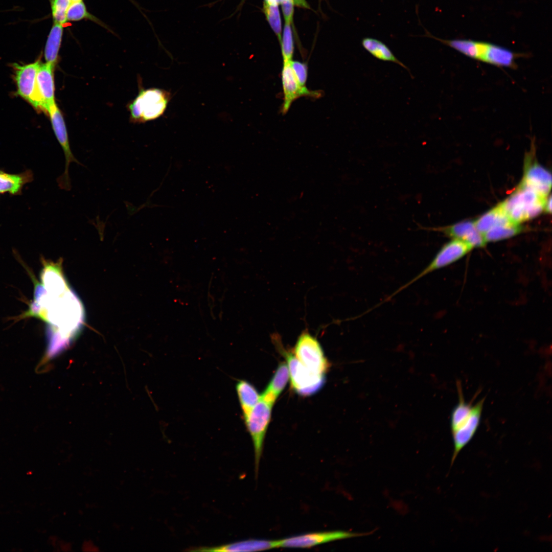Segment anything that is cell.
<instances>
[{
  "label": "cell",
  "mask_w": 552,
  "mask_h": 552,
  "mask_svg": "<svg viewBox=\"0 0 552 552\" xmlns=\"http://www.w3.org/2000/svg\"><path fill=\"white\" fill-rule=\"evenodd\" d=\"M89 16L82 1L72 2L66 13L67 20L71 21L80 20L86 17L90 18Z\"/></svg>",
  "instance_id": "29"
},
{
  "label": "cell",
  "mask_w": 552,
  "mask_h": 552,
  "mask_svg": "<svg viewBox=\"0 0 552 552\" xmlns=\"http://www.w3.org/2000/svg\"><path fill=\"white\" fill-rule=\"evenodd\" d=\"M274 339L277 348L286 360L291 386L294 391L304 396L318 392L324 384L325 375L309 370L298 360L293 353L286 350L277 338Z\"/></svg>",
  "instance_id": "5"
},
{
  "label": "cell",
  "mask_w": 552,
  "mask_h": 552,
  "mask_svg": "<svg viewBox=\"0 0 552 552\" xmlns=\"http://www.w3.org/2000/svg\"><path fill=\"white\" fill-rule=\"evenodd\" d=\"M264 3L268 5L278 6L281 4V0H264Z\"/></svg>",
  "instance_id": "34"
},
{
  "label": "cell",
  "mask_w": 552,
  "mask_h": 552,
  "mask_svg": "<svg viewBox=\"0 0 552 552\" xmlns=\"http://www.w3.org/2000/svg\"><path fill=\"white\" fill-rule=\"evenodd\" d=\"M55 66L41 62L36 76L34 107L49 114L55 101Z\"/></svg>",
  "instance_id": "11"
},
{
  "label": "cell",
  "mask_w": 552,
  "mask_h": 552,
  "mask_svg": "<svg viewBox=\"0 0 552 552\" xmlns=\"http://www.w3.org/2000/svg\"><path fill=\"white\" fill-rule=\"evenodd\" d=\"M519 56L509 49L487 42L481 61L498 67L515 68L516 59Z\"/></svg>",
  "instance_id": "17"
},
{
  "label": "cell",
  "mask_w": 552,
  "mask_h": 552,
  "mask_svg": "<svg viewBox=\"0 0 552 552\" xmlns=\"http://www.w3.org/2000/svg\"><path fill=\"white\" fill-rule=\"evenodd\" d=\"M274 402L260 399L248 416L244 418L246 426L251 438L255 453L256 475L258 473L260 461L262 455L263 443L270 422Z\"/></svg>",
  "instance_id": "6"
},
{
  "label": "cell",
  "mask_w": 552,
  "mask_h": 552,
  "mask_svg": "<svg viewBox=\"0 0 552 552\" xmlns=\"http://www.w3.org/2000/svg\"><path fill=\"white\" fill-rule=\"evenodd\" d=\"M290 24H285L281 42L283 62L292 60L294 47Z\"/></svg>",
  "instance_id": "27"
},
{
  "label": "cell",
  "mask_w": 552,
  "mask_h": 552,
  "mask_svg": "<svg viewBox=\"0 0 552 552\" xmlns=\"http://www.w3.org/2000/svg\"><path fill=\"white\" fill-rule=\"evenodd\" d=\"M285 1V0H281V2L282 1Z\"/></svg>",
  "instance_id": "36"
},
{
  "label": "cell",
  "mask_w": 552,
  "mask_h": 552,
  "mask_svg": "<svg viewBox=\"0 0 552 552\" xmlns=\"http://www.w3.org/2000/svg\"><path fill=\"white\" fill-rule=\"evenodd\" d=\"M263 9L270 27L278 36L279 41L281 43L282 40V27L278 6L268 5L264 3Z\"/></svg>",
  "instance_id": "26"
},
{
  "label": "cell",
  "mask_w": 552,
  "mask_h": 552,
  "mask_svg": "<svg viewBox=\"0 0 552 552\" xmlns=\"http://www.w3.org/2000/svg\"><path fill=\"white\" fill-rule=\"evenodd\" d=\"M72 0H52L51 9L54 23L63 25L67 20L66 13Z\"/></svg>",
  "instance_id": "28"
},
{
  "label": "cell",
  "mask_w": 552,
  "mask_h": 552,
  "mask_svg": "<svg viewBox=\"0 0 552 552\" xmlns=\"http://www.w3.org/2000/svg\"><path fill=\"white\" fill-rule=\"evenodd\" d=\"M293 353L303 364L315 373L325 375L329 368L330 364L320 343L307 331L299 336Z\"/></svg>",
  "instance_id": "8"
},
{
  "label": "cell",
  "mask_w": 552,
  "mask_h": 552,
  "mask_svg": "<svg viewBox=\"0 0 552 552\" xmlns=\"http://www.w3.org/2000/svg\"><path fill=\"white\" fill-rule=\"evenodd\" d=\"M473 248V246L467 242L453 239L441 247L425 268L413 279L395 291L389 297L393 296L427 274L446 267L458 261L467 254Z\"/></svg>",
  "instance_id": "7"
},
{
  "label": "cell",
  "mask_w": 552,
  "mask_h": 552,
  "mask_svg": "<svg viewBox=\"0 0 552 552\" xmlns=\"http://www.w3.org/2000/svg\"><path fill=\"white\" fill-rule=\"evenodd\" d=\"M371 533H359L343 531L310 533L280 539L279 547L310 548L327 542L361 537Z\"/></svg>",
  "instance_id": "10"
},
{
  "label": "cell",
  "mask_w": 552,
  "mask_h": 552,
  "mask_svg": "<svg viewBox=\"0 0 552 552\" xmlns=\"http://www.w3.org/2000/svg\"><path fill=\"white\" fill-rule=\"evenodd\" d=\"M279 547V540L249 539L213 547H201L198 551H253Z\"/></svg>",
  "instance_id": "16"
},
{
  "label": "cell",
  "mask_w": 552,
  "mask_h": 552,
  "mask_svg": "<svg viewBox=\"0 0 552 552\" xmlns=\"http://www.w3.org/2000/svg\"><path fill=\"white\" fill-rule=\"evenodd\" d=\"M474 222L476 228L482 235L496 226L515 223L508 217L499 204L487 212Z\"/></svg>",
  "instance_id": "23"
},
{
  "label": "cell",
  "mask_w": 552,
  "mask_h": 552,
  "mask_svg": "<svg viewBox=\"0 0 552 552\" xmlns=\"http://www.w3.org/2000/svg\"><path fill=\"white\" fill-rule=\"evenodd\" d=\"M236 389L244 418H245L259 401L260 396L251 383L244 380L237 382Z\"/></svg>",
  "instance_id": "22"
},
{
  "label": "cell",
  "mask_w": 552,
  "mask_h": 552,
  "mask_svg": "<svg viewBox=\"0 0 552 552\" xmlns=\"http://www.w3.org/2000/svg\"><path fill=\"white\" fill-rule=\"evenodd\" d=\"M522 229V227L519 224L500 225L492 227L483 236L486 243L497 241L512 237L521 232Z\"/></svg>",
  "instance_id": "25"
},
{
  "label": "cell",
  "mask_w": 552,
  "mask_h": 552,
  "mask_svg": "<svg viewBox=\"0 0 552 552\" xmlns=\"http://www.w3.org/2000/svg\"><path fill=\"white\" fill-rule=\"evenodd\" d=\"M427 36L434 38L471 58L481 61L487 42L470 39H444L435 37L427 32Z\"/></svg>",
  "instance_id": "18"
},
{
  "label": "cell",
  "mask_w": 552,
  "mask_h": 552,
  "mask_svg": "<svg viewBox=\"0 0 552 552\" xmlns=\"http://www.w3.org/2000/svg\"><path fill=\"white\" fill-rule=\"evenodd\" d=\"M290 65L294 75L299 83L303 86H306V83L308 77V67L306 63L298 61H290Z\"/></svg>",
  "instance_id": "30"
},
{
  "label": "cell",
  "mask_w": 552,
  "mask_h": 552,
  "mask_svg": "<svg viewBox=\"0 0 552 552\" xmlns=\"http://www.w3.org/2000/svg\"><path fill=\"white\" fill-rule=\"evenodd\" d=\"M43 264L34 300L22 316L35 317L48 325L45 358L49 359L73 343L81 330L84 314L81 301L63 275L61 262Z\"/></svg>",
  "instance_id": "1"
},
{
  "label": "cell",
  "mask_w": 552,
  "mask_h": 552,
  "mask_svg": "<svg viewBox=\"0 0 552 552\" xmlns=\"http://www.w3.org/2000/svg\"><path fill=\"white\" fill-rule=\"evenodd\" d=\"M82 548L83 550L86 551L98 550V548L90 541H85V542L83 543Z\"/></svg>",
  "instance_id": "32"
},
{
  "label": "cell",
  "mask_w": 552,
  "mask_h": 552,
  "mask_svg": "<svg viewBox=\"0 0 552 552\" xmlns=\"http://www.w3.org/2000/svg\"><path fill=\"white\" fill-rule=\"evenodd\" d=\"M41 63L40 60L28 64L13 65L17 94L33 106L35 103L36 76Z\"/></svg>",
  "instance_id": "13"
},
{
  "label": "cell",
  "mask_w": 552,
  "mask_h": 552,
  "mask_svg": "<svg viewBox=\"0 0 552 552\" xmlns=\"http://www.w3.org/2000/svg\"><path fill=\"white\" fill-rule=\"evenodd\" d=\"M456 385L458 401L450 416V428L454 447L451 466L478 430L485 400L484 398L474 405L472 402H466L461 384L458 382Z\"/></svg>",
  "instance_id": "2"
},
{
  "label": "cell",
  "mask_w": 552,
  "mask_h": 552,
  "mask_svg": "<svg viewBox=\"0 0 552 552\" xmlns=\"http://www.w3.org/2000/svg\"><path fill=\"white\" fill-rule=\"evenodd\" d=\"M171 98V93L165 89H142L129 106L131 118L136 122H145L160 117Z\"/></svg>",
  "instance_id": "4"
},
{
  "label": "cell",
  "mask_w": 552,
  "mask_h": 552,
  "mask_svg": "<svg viewBox=\"0 0 552 552\" xmlns=\"http://www.w3.org/2000/svg\"><path fill=\"white\" fill-rule=\"evenodd\" d=\"M443 232L453 239L462 240L473 247H482L486 244L483 235L477 230L474 221H466L439 228H428Z\"/></svg>",
  "instance_id": "15"
},
{
  "label": "cell",
  "mask_w": 552,
  "mask_h": 552,
  "mask_svg": "<svg viewBox=\"0 0 552 552\" xmlns=\"http://www.w3.org/2000/svg\"><path fill=\"white\" fill-rule=\"evenodd\" d=\"M363 48L378 60L395 63L407 70L413 78L409 68L399 60L389 48L381 41L371 37L364 38L361 41Z\"/></svg>",
  "instance_id": "20"
},
{
  "label": "cell",
  "mask_w": 552,
  "mask_h": 552,
  "mask_svg": "<svg viewBox=\"0 0 552 552\" xmlns=\"http://www.w3.org/2000/svg\"><path fill=\"white\" fill-rule=\"evenodd\" d=\"M49 116L56 137L60 145L65 157V167L63 173L57 178L59 188L66 191L72 189V183L69 174V167L71 163L85 167L74 156L72 152L68 134L63 115L56 103L52 107Z\"/></svg>",
  "instance_id": "9"
},
{
  "label": "cell",
  "mask_w": 552,
  "mask_h": 552,
  "mask_svg": "<svg viewBox=\"0 0 552 552\" xmlns=\"http://www.w3.org/2000/svg\"><path fill=\"white\" fill-rule=\"evenodd\" d=\"M33 179V174L30 170L18 174H10L0 170V194L20 195L24 185Z\"/></svg>",
  "instance_id": "19"
},
{
  "label": "cell",
  "mask_w": 552,
  "mask_h": 552,
  "mask_svg": "<svg viewBox=\"0 0 552 552\" xmlns=\"http://www.w3.org/2000/svg\"><path fill=\"white\" fill-rule=\"evenodd\" d=\"M281 75L284 95L282 106L283 113L288 111L292 102L299 97L307 96L318 98L320 96L319 91L310 90L306 86L299 84L292 70L290 61L283 62Z\"/></svg>",
  "instance_id": "12"
},
{
  "label": "cell",
  "mask_w": 552,
  "mask_h": 552,
  "mask_svg": "<svg viewBox=\"0 0 552 552\" xmlns=\"http://www.w3.org/2000/svg\"><path fill=\"white\" fill-rule=\"evenodd\" d=\"M547 197L520 183L511 195L499 204L514 223L519 224L539 215L544 209Z\"/></svg>",
  "instance_id": "3"
},
{
  "label": "cell",
  "mask_w": 552,
  "mask_h": 552,
  "mask_svg": "<svg viewBox=\"0 0 552 552\" xmlns=\"http://www.w3.org/2000/svg\"><path fill=\"white\" fill-rule=\"evenodd\" d=\"M63 26L54 23L49 34L44 48V58L47 63L55 66L61 45Z\"/></svg>",
  "instance_id": "24"
},
{
  "label": "cell",
  "mask_w": 552,
  "mask_h": 552,
  "mask_svg": "<svg viewBox=\"0 0 552 552\" xmlns=\"http://www.w3.org/2000/svg\"><path fill=\"white\" fill-rule=\"evenodd\" d=\"M521 183L541 195L547 197L551 188V173L536 161L531 160V154L527 156L523 179Z\"/></svg>",
  "instance_id": "14"
},
{
  "label": "cell",
  "mask_w": 552,
  "mask_h": 552,
  "mask_svg": "<svg viewBox=\"0 0 552 552\" xmlns=\"http://www.w3.org/2000/svg\"><path fill=\"white\" fill-rule=\"evenodd\" d=\"M82 1V0H72V2H77V1Z\"/></svg>",
  "instance_id": "35"
},
{
  "label": "cell",
  "mask_w": 552,
  "mask_h": 552,
  "mask_svg": "<svg viewBox=\"0 0 552 552\" xmlns=\"http://www.w3.org/2000/svg\"><path fill=\"white\" fill-rule=\"evenodd\" d=\"M289 378V371L286 363H280L261 397L274 403L285 387Z\"/></svg>",
  "instance_id": "21"
},
{
  "label": "cell",
  "mask_w": 552,
  "mask_h": 552,
  "mask_svg": "<svg viewBox=\"0 0 552 552\" xmlns=\"http://www.w3.org/2000/svg\"><path fill=\"white\" fill-rule=\"evenodd\" d=\"M304 0H285L282 1V11L286 23L291 24L293 19L294 5L301 4L302 6L306 5Z\"/></svg>",
  "instance_id": "31"
},
{
  "label": "cell",
  "mask_w": 552,
  "mask_h": 552,
  "mask_svg": "<svg viewBox=\"0 0 552 552\" xmlns=\"http://www.w3.org/2000/svg\"><path fill=\"white\" fill-rule=\"evenodd\" d=\"M546 212L551 213V197L550 195L549 198H547L544 205V209Z\"/></svg>",
  "instance_id": "33"
}]
</instances>
